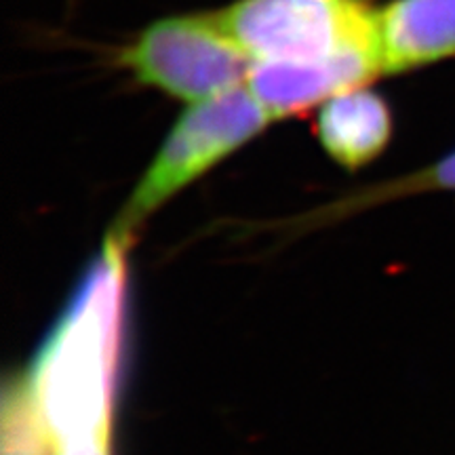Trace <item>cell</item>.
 <instances>
[{
    "label": "cell",
    "instance_id": "cell-5",
    "mask_svg": "<svg viewBox=\"0 0 455 455\" xmlns=\"http://www.w3.org/2000/svg\"><path fill=\"white\" fill-rule=\"evenodd\" d=\"M384 74L378 51L355 49L312 64H251L247 87L272 121L298 116Z\"/></svg>",
    "mask_w": 455,
    "mask_h": 455
},
{
    "label": "cell",
    "instance_id": "cell-2",
    "mask_svg": "<svg viewBox=\"0 0 455 455\" xmlns=\"http://www.w3.org/2000/svg\"><path fill=\"white\" fill-rule=\"evenodd\" d=\"M218 13L251 64H312L355 49L379 53L378 7L369 0H235Z\"/></svg>",
    "mask_w": 455,
    "mask_h": 455
},
{
    "label": "cell",
    "instance_id": "cell-7",
    "mask_svg": "<svg viewBox=\"0 0 455 455\" xmlns=\"http://www.w3.org/2000/svg\"><path fill=\"white\" fill-rule=\"evenodd\" d=\"M316 135L333 161L358 169L384 152L392 135L386 100L363 84L329 98L316 116Z\"/></svg>",
    "mask_w": 455,
    "mask_h": 455
},
{
    "label": "cell",
    "instance_id": "cell-3",
    "mask_svg": "<svg viewBox=\"0 0 455 455\" xmlns=\"http://www.w3.org/2000/svg\"><path fill=\"white\" fill-rule=\"evenodd\" d=\"M268 123L272 118L247 84L188 106L129 196L112 235L131 241L148 215L259 135Z\"/></svg>",
    "mask_w": 455,
    "mask_h": 455
},
{
    "label": "cell",
    "instance_id": "cell-8",
    "mask_svg": "<svg viewBox=\"0 0 455 455\" xmlns=\"http://www.w3.org/2000/svg\"><path fill=\"white\" fill-rule=\"evenodd\" d=\"M409 186L415 190H455V152L415 175Z\"/></svg>",
    "mask_w": 455,
    "mask_h": 455
},
{
    "label": "cell",
    "instance_id": "cell-6",
    "mask_svg": "<svg viewBox=\"0 0 455 455\" xmlns=\"http://www.w3.org/2000/svg\"><path fill=\"white\" fill-rule=\"evenodd\" d=\"M384 74L418 70L455 57V0H388L378 7Z\"/></svg>",
    "mask_w": 455,
    "mask_h": 455
},
{
    "label": "cell",
    "instance_id": "cell-1",
    "mask_svg": "<svg viewBox=\"0 0 455 455\" xmlns=\"http://www.w3.org/2000/svg\"><path fill=\"white\" fill-rule=\"evenodd\" d=\"M127 247L121 236L106 238L101 255L21 382L53 449L110 439Z\"/></svg>",
    "mask_w": 455,
    "mask_h": 455
},
{
    "label": "cell",
    "instance_id": "cell-4",
    "mask_svg": "<svg viewBox=\"0 0 455 455\" xmlns=\"http://www.w3.org/2000/svg\"><path fill=\"white\" fill-rule=\"evenodd\" d=\"M118 66L144 87L196 104L247 84L251 60L218 11H198L150 21L118 51Z\"/></svg>",
    "mask_w": 455,
    "mask_h": 455
}]
</instances>
